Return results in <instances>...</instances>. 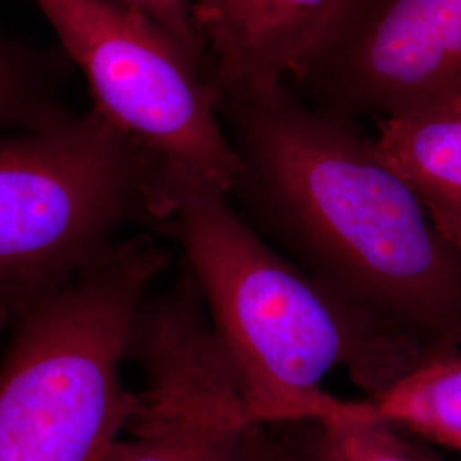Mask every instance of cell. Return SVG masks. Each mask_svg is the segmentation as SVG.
Wrapping results in <instances>:
<instances>
[{"mask_svg": "<svg viewBox=\"0 0 461 461\" xmlns=\"http://www.w3.org/2000/svg\"><path fill=\"white\" fill-rule=\"evenodd\" d=\"M240 163L226 194L265 240L428 352L461 347V248L375 139L284 84L217 103Z\"/></svg>", "mask_w": 461, "mask_h": 461, "instance_id": "cell-1", "label": "cell"}, {"mask_svg": "<svg viewBox=\"0 0 461 461\" xmlns=\"http://www.w3.org/2000/svg\"><path fill=\"white\" fill-rule=\"evenodd\" d=\"M167 197L161 230L182 247L253 424L373 413L369 400L323 390L330 371L346 369L373 400L432 354L282 257L194 169L169 161Z\"/></svg>", "mask_w": 461, "mask_h": 461, "instance_id": "cell-2", "label": "cell"}, {"mask_svg": "<svg viewBox=\"0 0 461 461\" xmlns=\"http://www.w3.org/2000/svg\"><path fill=\"white\" fill-rule=\"evenodd\" d=\"M169 255L116 241L11 321L0 361V461H104L132 409L122 363L133 320Z\"/></svg>", "mask_w": 461, "mask_h": 461, "instance_id": "cell-3", "label": "cell"}, {"mask_svg": "<svg viewBox=\"0 0 461 461\" xmlns=\"http://www.w3.org/2000/svg\"><path fill=\"white\" fill-rule=\"evenodd\" d=\"M167 165L95 108L0 135V312L13 321L129 226L163 230Z\"/></svg>", "mask_w": 461, "mask_h": 461, "instance_id": "cell-4", "label": "cell"}, {"mask_svg": "<svg viewBox=\"0 0 461 461\" xmlns=\"http://www.w3.org/2000/svg\"><path fill=\"white\" fill-rule=\"evenodd\" d=\"M79 67L95 110L226 194L240 163L203 67L150 19L113 0H34Z\"/></svg>", "mask_w": 461, "mask_h": 461, "instance_id": "cell-5", "label": "cell"}, {"mask_svg": "<svg viewBox=\"0 0 461 461\" xmlns=\"http://www.w3.org/2000/svg\"><path fill=\"white\" fill-rule=\"evenodd\" d=\"M127 359L146 386L104 461H249L257 424L186 268L140 303Z\"/></svg>", "mask_w": 461, "mask_h": 461, "instance_id": "cell-6", "label": "cell"}, {"mask_svg": "<svg viewBox=\"0 0 461 461\" xmlns=\"http://www.w3.org/2000/svg\"><path fill=\"white\" fill-rule=\"evenodd\" d=\"M291 81L308 106L354 122L461 101V0H346Z\"/></svg>", "mask_w": 461, "mask_h": 461, "instance_id": "cell-7", "label": "cell"}, {"mask_svg": "<svg viewBox=\"0 0 461 461\" xmlns=\"http://www.w3.org/2000/svg\"><path fill=\"white\" fill-rule=\"evenodd\" d=\"M346 0H192L217 103L268 93L310 60Z\"/></svg>", "mask_w": 461, "mask_h": 461, "instance_id": "cell-8", "label": "cell"}, {"mask_svg": "<svg viewBox=\"0 0 461 461\" xmlns=\"http://www.w3.org/2000/svg\"><path fill=\"white\" fill-rule=\"evenodd\" d=\"M375 142L434 226L461 248V101L379 118Z\"/></svg>", "mask_w": 461, "mask_h": 461, "instance_id": "cell-9", "label": "cell"}, {"mask_svg": "<svg viewBox=\"0 0 461 461\" xmlns=\"http://www.w3.org/2000/svg\"><path fill=\"white\" fill-rule=\"evenodd\" d=\"M375 419L461 451L460 352H432L384 393L369 400Z\"/></svg>", "mask_w": 461, "mask_h": 461, "instance_id": "cell-10", "label": "cell"}, {"mask_svg": "<svg viewBox=\"0 0 461 461\" xmlns=\"http://www.w3.org/2000/svg\"><path fill=\"white\" fill-rule=\"evenodd\" d=\"M67 60L62 50L0 38V135L43 129L70 113L62 103Z\"/></svg>", "mask_w": 461, "mask_h": 461, "instance_id": "cell-11", "label": "cell"}, {"mask_svg": "<svg viewBox=\"0 0 461 461\" xmlns=\"http://www.w3.org/2000/svg\"><path fill=\"white\" fill-rule=\"evenodd\" d=\"M301 441L314 461H441L398 436L375 413L306 422Z\"/></svg>", "mask_w": 461, "mask_h": 461, "instance_id": "cell-12", "label": "cell"}, {"mask_svg": "<svg viewBox=\"0 0 461 461\" xmlns=\"http://www.w3.org/2000/svg\"><path fill=\"white\" fill-rule=\"evenodd\" d=\"M150 19L169 34L197 64H205V47L198 36L192 0H113Z\"/></svg>", "mask_w": 461, "mask_h": 461, "instance_id": "cell-13", "label": "cell"}, {"mask_svg": "<svg viewBox=\"0 0 461 461\" xmlns=\"http://www.w3.org/2000/svg\"><path fill=\"white\" fill-rule=\"evenodd\" d=\"M249 461H314L301 443L284 441L267 432L265 426L251 429Z\"/></svg>", "mask_w": 461, "mask_h": 461, "instance_id": "cell-14", "label": "cell"}, {"mask_svg": "<svg viewBox=\"0 0 461 461\" xmlns=\"http://www.w3.org/2000/svg\"><path fill=\"white\" fill-rule=\"evenodd\" d=\"M9 325H11V318H9V314L0 312V330L5 329V327H9Z\"/></svg>", "mask_w": 461, "mask_h": 461, "instance_id": "cell-15", "label": "cell"}]
</instances>
